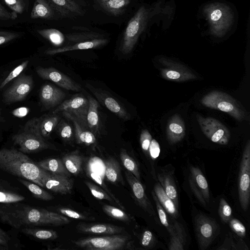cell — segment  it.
Masks as SVG:
<instances>
[{"mask_svg": "<svg viewBox=\"0 0 250 250\" xmlns=\"http://www.w3.org/2000/svg\"><path fill=\"white\" fill-rule=\"evenodd\" d=\"M0 221L16 228L40 226H60L70 223L66 216L20 202L0 206Z\"/></svg>", "mask_w": 250, "mask_h": 250, "instance_id": "obj_1", "label": "cell"}, {"mask_svg": "<svg viewBox=\"0 0 250 250\" xmlns=\"http://www.w3.org/2000/svg\"><path fill=\"white\" fill-rule=\"evenodd\" d=\"M0 169L43 188L42 179L45 170L20 150L14 148L0 149Z\"/></svg>", "mask_w": 250, "mask_h": 250, "instance_id": "obj_2", "label": "cell"}, {"mask_svg": "<svg viewBox=\"0 0 250 250\" xmlns=\"http://www.w3.org/2000/svg\"><path fill=\"white\" fill-rule=\"evenodd\" d=\"M203 13L208 23L210 33L215 37L224 36L233 24L234 12L225 3L215 2L206 4Z\"/></svg>", "mask_w": 250, "mask_h": 250, "instance_id": "obj_3", "label": "cell"}, {"mask_svg": "<svg viewBox=\"0 0 250 250\" xmlns=\"http://www.w3.org/2000/svg\"><path fill=\"white\" fill-rule=\"evenodd\" d=\"M151 14V9L143 5L130 20L125 30L120 46V51L123 54H128L132 51L150 19Z\"/></svg>", "mask_w": 250, "mask_h": 250, "instance_id": "obj_4", "label": "cell"}, {"mask_svg": "<svg viewBox=\"0 0 250 250\" xmlns=\"http://www.w3.org/2000/svg\"><path fill=\"white\" fill-rule=\"evenodd\" d=\"M205 106L226 112L239 121L247 120V112L242 105L229 95L220 91H212L201 100Z\"/></svg>", "mask_w": 250, "mask_h": 250, "instance_id": "obj_5", "label": "cell"}, {"mask_svg": "<svg viewBox=\"0 0 250 250\" xmlns=\"http://www.w3.org/2000/svg\"><path fill=\"white\" fill-rule=\"evenodd\" d=\"M14 143L24 153H35L44 149H56L47 143L35 126L32 119L26 122L22 130L12 137Z\"/></svg>", "mask_w": 250, "mask_h": 250, "instance_id": "obj_6", "label": "cell"}, {"mask_svg": "<svg viewBox=\"0 0 250 250\" xmlns=\"http://www.w3.org/2000/svg\"><path fill=\"white\" fill-rule=\"evenodd\" d=\"M73 242L77 247L88 250H118L131 246L128 236L118 234L87 237Z\"/></svg>", "mask_w": 250, "mask_h": 250, "instance_id": "obj_7", "label": "cell"}, {"mask_svg": "<svg viewBox=\"0 0 250 250\" xmlns=\"http://www.w3.org/2000/svg\"><path fill=\"white\" fill-rule=\"evenodd\" d=\"M194 228L199 249H207L219 232V226L213 218L202 213L196 216Z\"/></svg>", "mask_w": 250, "mask_h": 250, "instance_id": "obj_8", "label": "cell"}, {"mask_svg": "<svg viewBox=\"0 0 250 250\" xmlns=\"http://www.w3.org/2000/svg\"><path fill=\"white\" fill-rule=\"evenodd\" d=\"M88 106V99L82 94H77L61 103L53 111L52 114L59 113L69 114L74 117L82 125L88 128L86 121Z\"/></svg>", "mask_w": 250, "mask_h": 250, "instance_id": "obj_9", "label": "cell"}, {"mask_svg": "<svg viewBox=\"0 0 250 250\" xmlns=\"http://www.w3.org/2000/svg\"><path fill=\"white\" fill-rule=\"evenodd\" d=\"M238 181L239 200L242 208L247 211L250 197V142L244 148L240 167Z\"/></svg>", "mask_w": 250, "mask_h": 250, "instance_id": "obj_10", "label": "cell"}, {"mask_svg": "<svg viewBox=\"0 0 250 250\" xmlns=\"http://www.w3.org/2000/svg\"><path fill=\"white\" fill-rule=\"evenodd\" d=\"M197 120L202 132L212 142L222 145L228 143L230 132L219 120L200 115L197 116Z\"/></svg>", "mask_w": 250, "mask_h": 250, "instance_id": "obj_11", "label": "cell"}, {"mask_svg": "<svg viewBox=\"0 0 250 250\" xmlns=\"http://www.w3.org/2000/svg\"><path fill=\"white\" fill-rule=\"evenodd\" d=\"M159 62L162 66L161 75L166 80L180 82L196 79V75L183 64L164 57L160 58Z\"/></svg>", "mask_w": 250, "mask_h": 250, "instance_id": "obj_12", "label": "cell"}, {"mask_svg": "<svg viewBox=\"0 0 250 250\" xmlns=\"http://www.w3.org/2000/svg\"><path fill=\"white\" fill-rule=\"evenodd\" d=\"M33 85L32 77L22 74L14 81L13 84L3 94V101L6 104L21 102L31 92Z\"/></svg>", "mask_w": 250, "mask_h": 250, "instance_id": "obj_13", "label": "cell"}, {"mask_svg": "<svg viewBox=\"0 0 250 250\" xmlns=\"http://www.w3.org/2000/svg\"><path fill=\"white\" fill-rule=\"evenodd\" d=\"M37 74L42 79L52 81L64 89L74 91L81 90V86L62 72L54 67L36 68Z\"/></svg>", "mask_w": 250, "mask_h": 250, "instance_id": "obj_14", "label": "cell"}, {"mask_svg": "<svg viewBox=\"0 0 250 250\" xmlns=\"http://www.w3.org/2000/svg\"><path fill=\"white\" fill-rule=\"evenodd\" d=\"M86 87L92 92L98 102L106 107L111 112L125 121L130 120V115L125 108L112 96L104 90L94 87L87 83Z\"/></svg>", "mask_w": 250, "mask_h": 250, "instance_id": "obj_15", "label": "cell"}, {"mask_svg": "<svg viewBox=\"0 0 250 250\" xmlns=\"http://www.w3.org/2000/svg\"><path fill=\"white\" fill-rule=\"evenodd\" d=\"M190 170L189 182L191 190L200 203L206 206L210 199L207 180L199 168L191 166Z\"/></svg>", "mask_w": 250, "mask_h": 250, "instance_id": "obj_16", "label": "cell"}, {"mask_svg": "<svg viewBox=\"0 0 250 250\" xmlns=\"http://www.w3.org/2000/svg\"><path fill=\"white\" fill-rule=\"evenodd\" d=\"M42 183L43 188L61 194L71 193L73 187V181L69 176L52 173L45 170Z\"/></svg>", "mask_w": 250, "mask_h": 250, "instance_id": "obj_17", "label": "cell"}, {"mask_svg": "<svg viewBox=\"0 0 250 250\" xmlns=\"http://www.w3.org/2000/svg\"><path fill=\"white\" fill-rule=\"evenodd\" d=\"M126 179L132 190L135 201L149 215L156 218V214L151 202L146 194L140 180L129 171L125 172Z\"/></svg>", "mask_w": 250, "mask_h": 250, "instance_id": "obj_18", "label": "cell"}, {"mask_svg": "<svg viewBox=\"0 0 250 250\" xmlns=\"http://www.w3.org/2000/svg\"><path fill=\"white\" fill-rule=\"evenodd\" d=\"M74 42L76 43L60 48L48 49L45 51V54L53 55L70 51L99 48L105 45L108 40L99 36L88 40H78Z\"/></svg>", "mask_w": 250, "mask_h": 250, "instance_id": "obj_19", "label": "cell"}, {"mask_svg": "<svg viewBox=\"0 0 250 250\" xmlns=\"http://www.w3.org/2000/svg\"><path fill=\"white\" fill-rule=\"evenodd\" d=\"M39 97L45 108L49 109L59 105L65 97V93L55 85L47 83L41 88Z\"/></svg>", "mask_w": 250, "mask_h": 250, "instance_id": "obj_20", "label": "cell"}, {"mask_svg": "<svg viewBox=\"0 0 250 250\" xmlns=\"http://www.w3.org/2000/svg\"><path fill=\"white\" fill-rule=\"evenodd\" d=\"M157 177L167 196L172 200L176 207L179 208L178 196L173 171L168 168H159Z\"/></svg>", "mask_w": 250, "mask_h": 250, "instance_id": "obj_21", "label": "cell"}, {"mask_svg": "<svg viewBox=\"0 0 250 250\" xmlns=\"http://www.w3.org/2000/svg\"><path fill=\"white\" fill-rule=\"evenodd\" d=\"M78 231L85 233L100 235H113L123 232L124 228L108 224H93L80 222L76 226Z\"/></svg>", "mask_w": 250, "mask_h": 250, "instance_id": "obj_22", "label": "cell"}, {"mask_svg": "<svg viewBox=\"0 0 250 250\" xmlns=\"http://www.w3.org/2000/svg\"><path fill=\"white\" fill-rule=\"evenodd\" d=\"M166 134L167 139L170 144L177 143L185 137V123L179 114H174L169 119L167 125Z\"/></svg>", "mask_w": 250, "mask_h": 250, "instance_id": "obj_23", "label": "cell"}, {"mask_svg": "<svg viewBox=\"0 0 250 250\" xmlns=\"http://www.w3.org/2000/svg\"><path fill=\"white\" fill-rule=\"evenodd\" d=\"M62 114L66 119L73 123L75 139L78 144L87 146L96 145L97 139L93 132L82 125L72 116L66 113H62Z\"/></svg>", "mask_w": 250, "mask_h": 250, "instance_id": "obj_24", "label": "cell"}, {"mask_svg": "<svg viewBox=\"0 0 250 250\" xmlns=\"http://www.w3.org/2000/svg\"><path fill=\"white\" fill-rule=\"evenodd\" d=\"M54 9L63 18L81 15V7L74 0H47Z\"/></svg>", "mask_w": 250, "mask_h": 250, "instance_id": "obj_25", "label": "cell"}, {"mask_svg": "<svg viewBox=\"0 0 250 250\" xmlns=\"http://www.w3.org/2000/svg\"><path fill=\"white\" fill-rule=\"evenodd\" d=\"M32 119L35 127L44 138L50 135L60 121V118L57 114L52 113Z\"/></svg>", "mask_w": 250, "mask_h": 250, "instance_id": "obj_26", "label": "cell"}, {"mask_svg": "<svg viewBox=\"0 0 250 250\" xmlns=\"http://www.w3.org/2000/svg\"><path fill=\"white\" fill-rule=\"evenodd\" d=\"M153 191L160 203L170 216V219H176L179 216L178 208L158 182L155 184Z\"/></svg>", "mask_w": 250, "mask_h": 250, "instance_id": "obj_27", "label": "cell"}, {"mask_svg": "<svg viewBox=\"0 0 250 250\" xmlns=\"http://www.w3.org/2000/svg\"><path fill=\"white\" fill-rule=\"evenodd\" d=\"M89 106L86 116V121L89 129L96 136L100 135V120L98 114L99 103L97 100L88 96Z\"/></svg>", "mask_w": 250, "mask_h": 250, "instance_id": "obj_28", "label": "cell"}, {"mask_svg": "<svg viewBox=\"0 0 250 250\" xmlns=\"http://www.w3.org/2000/svg\"><path fill=\"white\" fill-rule=\"evenodd\" d=\"M174 232L170 236L168 244L169 250H183L186 242V233L183 226L176 219H170Z\"/></svg>", "mask_w": 250, "mask_h": 250, "instance_id": "obj_29", "label": "cell"}, {"mask_svg": "<svg viewBox=\"0 0 250 250\" xmlns=\"http://www.w3.org/2000/svg\"><path fill=\"white\" fill-rule=\"evenodd\" d=\"M104 10L114 16H119L125 11L131 0H94Z\"/></svg>", "mask_w": 250, "mask_h": 250, "instance_id": "obj_30", "label": "cell"}, {"mask_svg": "<svg viewBox=\"0 0 250 250\" xmlns=\"http://www.w3.org/2000/svg\"><path fill=\"white\" fill-rule=\"evenodd\" d=\"M55 10L47 0H35L30 17L33 19L54 18Z\"/></svg>", "mask_w": 250, "mask_h": 250, "instance_id": "obj_31", "label": "cell"}, {"mask_svg": "<svg viewBox=\"0 0 250 250\" xmlns=\"http://www.w3.org/2000/svg\"><path fill=\"white\" fill-rule=\"evenodd\" d=\"M62 160L70 173L77 175L81 172L83 157L78 150L65 154Z\"/></svg>", "mask_w": 250, "mask_h": 250, "instance_id": "obj_32", "label": "cell"}, {"mask_svg": "<svg viewBox=\"0 0 250 250\" xmlns=\"http://www.w3.org/2000/svg\"><path fill=\"white\" fill-rule=\"evenodd\" d=\"M38 166L52 173L70 176V173L65 167L62 161L60 158H48L37 163Z\"/></svg>", "mask_w": 250, "mask_h": 250, "instance_id": "obj_33", "label": "cell"}, {"mask_svg": "<svg viewBox=\"0 0 250 250\" xmlns=\"http://www.w3.org/2000/svg\"><path fill=\"white\" fill-rule=\"evenodd\" d=\"M105 176L111 183L122 182L121 168L118 161L109 158L105 162Z\"/></svg>", "mask_w": 250, "mask_h": 250, "instance_id": "obj_34", "label": "cell"}, {"mask_svg": "<svg viewBox=\"0 0 250 250\" xmlns=\"http://www.w3.org/2000/svg\"><path fill=\"white\" fill-rule=\"evenodd\" d=\"M19 180L29 189L35 197L44 201H49L53 199V197L51 194L37 184L23 178L20 179Z\"/></svg>", "mask_w": 250, "mask_h": 250, "instance_id": "obj_35", "label": "cell"}, {"mask_svg": "<svg viewBox=\"0 0 250 250\" xmlns=\"http://www.w3.org/2000/svg\"><path fill=\"white\" fill-rule=\"evenodd\" d=\"M37 32L56 46H61L65 41L64 35L61 31L56 29L38 30Z\"/></svg>", "mask_w": 250, "mask_h": 250, "instance_id": "obj_36", "label": "cell"}, {"mask_svg": "<svg viewBox=\"0 0 250 250\" xmlns=\"http://www.w3.org/2000/svg\"><path fill=\"white\" fill-rule=\"evenodd\" d=\"M23 233L42 240H54L58 237L57 232L51 229H43L24 228L21 229Z\"/></svg>", "mask_w": 250, "mask_h": 250, "instance_id": "obj_37", "label": "cell"}, {"mask_svg": "<svg viewBox=\"0 0 250 250\" xmlns=\"http://www.w3.org/2000/svg\"><path fill=\"white\" fill-rule=\"evenodd\" d=\"M120 157L125 167L136 178L141 181L140 173L136 161L127 153L125 149L121 150Z\"/></svg>", "mask_w": 250, "mask_h": 250, "instance_id": "obj_38", "label": "cell"}, {"mask_svg": "<svg viewBox=\"0 0 250 250\" xmlns=\"http://www.w3.org/2000/svg\"><path fill=\"white\" fill-rule=\"evenodd\" d=\"M151 193L156 207L161 223L165 227L171 236L173 234L174 232L173 227L171 222V219H168L167 212L160 203L153 190H152Z\"/></svg>", "mask_w": 250, "mask_h": 250, "instance_id": "obj_39", "label": "cell"}, {"mask_svg": "<svg viewBox=\"0 0 250 250\" xmlns=\"http://www.w3.org/2000/svg\"><path fill=\"white\" fill-rule=\"evenodd\" d=\"M102 208L104 212L108 216L117 220L129 223L134 219L123 210L112 206L104 205L103 206Z\"/></svg>", "mask_w": 250, "mask_h": 250, "instance_id": "obj_40", "label": "cell"}, {"mask_svg": "<svg viewBox=\"0 0 250 250\" xmlns=\"http://www.w3.org/2000/svg\"><path fill=\"white\" fill-rule=\"evenodd\" d=\"M58 132L61 138L65 142H70L73 138V132L71 125L63 119L57 125Z\"/></svg>", "mask_w": 250, "mask_h": 250, "instance_id": "obj_41", "label": "cell"}, {"mask_svg": "<svg viewBox=\"0 0 250 250\" xmlns=\"http://www.w3.org/2000/svg\"><path fill=\"white\" fill-rule=\"evenodd\" d=\"M85 184L92 195L96 198L99 200H106L115 203L114 200L102 188L89 181H85Z\"/></svg>", "mask_w": 250, "mask_h": 250, "instance_id": "obj_42", "label": "cell"}, {"mask_svg": "<svg viewBox=\"0 0 250 250\" xmlns=\"http://www.w3.org/2000/svg\"><path fill=\"white\" fill-rule=\"evenodd\" d=\"M88 175L89 177L94 182L97 183L101 188H102L115 201L117 205L122 209H125V208L120 202L119 200L108 189L107 186L104 183L102 177L97 173L93 171H89Z\"/></svg>", "mask_w": 250, "mask_h": 250, "instance_id": "obj_43", "label": "cell"}, {"mask_svg": "<svg viewBox=\"0 0 250 250\" xmlns=\"http://www.w3.org/2000/svg\"><path fill=\"white\" fill-rule=\"evenodd\" d=\"M233 236L230 233L225 240L224 243L219 247V250H246L248 249L247 246L241 239L238 243H235Z\"/></svg>", "mask_w": 250, "mask_h": 250, "instance_id": "obj_44", "label": "cell"}, {"mask_svg": "<svg viewBox=\"0 0 250 250\" xmlns=\"http://www.w3.org/2000/svg\"><path fill=\"white\" fill-rule=\"evenodd\" d=\"M57 210L59 213L74 219L87 221L95 220L94 217L89 216L67 208H59Z\"/></svg>", "mask_w": 250, "mask_h": 250, "instance_id": "obj_45", "label": "cell"}, {"mask_svg": "<svg viewBox=\"0 0 250 250\" xmlns=\"http://www.w3.org/2000/svg\"><path fill=\"white\" fill-rule=\"evenodd\" d=\"M28 63L29 61L26 60L15 67L1 83L0 89L3 88L8 83L20 76L21 73L26 68Z\"/></svg>", "mask_w": 250, "mask_h": 250, "instance_id": "obj_46", "label": "cell"}, {"mask_svg": "<svg viewBox=\"0 0 250 250\" xmlns=\"http://www.w3.org/2000/svg\"><path fill=\"white\" fill-rule=\"evenodd\" d=\"M218 212L221 220L225 223H228L231 218V207L223 198L220 200Z\"/></svg>", "mask_w": 250, "mask_h": 250, "instance_id": "obj_47", "label": "cell"}, {"mask_svg": "<svg viewBox=\"0 0 250 250\" xmlns=\"http://www.w3.org/2000/svg\"><path fill=\"white\" fill-rule=\"evenodd\" d=\"M25 199L21 195L5 191H0V203L9 204L14 202H21Z\"/></svg>", "mask_w": 250, "mask_h": 250, "instance_id": "obj_48", "label": "cell"}, {"mask_svg": "<svg viewBox=\"0 0 250 250\" xmlns=\"http://www.w3.org/2000/svg\"><path fill=\"white\" fill-rule=\"evenodd\" d=\"M152 139V136L148 130L144 129L142 131L140 142L142 150L147 156H148L149 146Z\"/></svg>", "mask_w": 250, "mask_h": 250, "instance_id": "obj_49", "label": "cell"}, {"mask_svg": "<svg viewBox=\"0 0 250 250\" xmlns=\"http://www.w3.org/2000/svg\"><path fill=\"white\" fill-rule=\"evenodd\" d=\"M5 4L13 11L21 14L24 11L26 3L24 0H3Z\"/></svg>", "mask_w": 250, "mask_h": 250, "instance_id": "obj_50", "label": "cell"}, {"mask_svg": "<svg viewBox=\"0 0 250 250\" xmlns=\"http://www.w3.org/2000/svg\"><path fill=\"white\" fill-rule=\"evenodd\" d=\"M231 229L239 236L243 237L246 235V228L243 224L236 218H231L229 221Z\"/></svg>", "mask_w": 250, "mask_h": 250, "instance_id": "obj_51", "label": "cell"}, {"mask_svg": "<svg viewBox=\"0 0 250 250\" xmlns=\"http://www.w3.org/2000/svg\"><path fill=\"white\" fill-rule=\"evenodd\" d=\"M155 242V238L153 233L149 230H145L142 235L141 245L147 248H152Z\"/></svg>", "mask_w": 250, "mask_h": 250, "instance_id": "obj_52", "label": "cell"}, {"mask_svg": "<svg viewBox=\"0 0 250 250\" xmlns=\"http://www.w3.org/2000/svg\"><path fill=\"white\" fill-rule=\"evenodd\" d=\"M160 153V147L158 142L152 139L148 149V156L154 161L159 156Z\"/></svg>", "mask_w": 250, "mask_h": 250, "instance_id": "obj_53", "label": "cell"}, {"mask_svg": "<svg viewBox=\"0 0 250 250\" xmlns=\"http://www.w3.org/2000/svg\"><path fill=\"white\" fill-rule=\"evenodd\" d=\"M19 36V34L10 32L0 31V45L7 43Z\"/></svg>", "mask_w": 250, "mask_h": 250, "instance_id": "obj_54", "label": "cell"}, {"mask_svg": "<svg viewBox=\"0 0 250 250\" xmlns=\"http://www.w3.org/2000/svg\"><path fill=\"white\" fill-rule=\"evenodd\" d=\"M17 18V13L16 12L8 11L0 3V20H15Z\"/></svg>", "mask_w": 250, "mask_h": 250, "instance_id": "obj_55", "label": "cell"}, {"mask_svg": "<svg viewBox=\"0 0 250 250\" xmlns=\"http://www.w3.org/2000/svg\"><path fill=\"white\" fill-rule=\"evenodd\" d=\"M10 241L9 235L0 228V245L7 247Z\"/></svg>", "mask_w": 250, "mask_h": 250, "instance_id": "obj_56", "label": "cell"}, {"mask_svg": "<svg viewBox=\"0 0 250 250\" xmlns=\"http://www.w3.org/2000/svg\"><path fill=\"white\" fill-rule=\"evenodd\" d=\"M29 112V109L25 107H21L14 110L12 113L15 116L23 117L25 116Z\"/></svg>", "mask_w": 250, "mask_h": 250, "instance_id": "obj_57", "label": "cell"}]
</instances>
